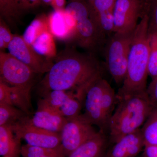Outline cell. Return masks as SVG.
<instances>
[{
  "label": "cell",
  "mask_w": 157,
  "mask_h": 157,
  "mask_svg": "<svg viewBox=\"0 0 157 157\" xmlns=\"http://www.w3.org/2000/svg\"><path fill=\"white\" fill-rule=\"evenodd\" d=\"M48 31L54 38L65 42H74L76 33V21L64 10H54L47 15Z\"/></svg>",
  "instance_id": "cell-12"
},
{
  "label": "cell",
  "mask_w": 157,
  "mask_h": 157,
  "mask_svg": "<svg viewBox=\"0 0 157 157\" xmlns=\"http://www.w3.org/2000/svg\"><path fill=\"white\" fill-rule=\"evenodd\" d=\"M117 98V105L108 128L113 143L140 129L154 108L147 92Z\"/></svg>",
  "instance_id": "cell-3"
},
{
  "label": "cell",
  "mask_w": 157,
  "mask_h": 157,
  "mask_svg": "<svg viewBox=\"0 0 157 157\" xmlns=\"http://www.w3.org/2000/svg\"><path fill=\"white\" fill-rule=\"evenodd\" d=\"M48 31L47 15L42 14L33 20L26 29L22 36L26 42L32 45L39 36Z\"/></svg>",
  "instance_id": "cell-20"
},
{
  "label": "cell",
  "mask_w": 157,
  "mask_h": 157,
  "mask_svg": "<svg viewBox=\"0 0 157 157\" xmlns=\"http://www.w3.org/2000/svg\"><path fill=\"white\" fill-rule=\"evenodd\" d=\"M28 118L10 126L19 140L23 139L27 144L44 148H56L61 146L59 133L35 126L29 122Z\"/></svg>",
  "instance_id": "cell-8"
},
{
  "label": "cell",
  "mask_w": 157,
  "mask_h": 157,
  "mask_svg": "<svg viewBox=\"0 0 157 157\" xmlns=\"http://www.w3.org/2000/svg\"><path fill=\"white\" fill-rule=\"evenodd\" d=\"M9 53L29 66L35 73H47L53 63L37 53L22 36L14 35L8 47Z\"/></svg>",
  "instance_id": "cell-9"
},
{
  "label": "cell",
  "mask_w": 157,
  "mask_h": 157,
  "mask_svg": "<svg viewBox=\"0 0 157 157\" xmlns=\"http://www.w3.org/2000/svg\"><path fill=\"white\" fill-rule=\"evenodd\" d=\"M145 145H157V107H154L141 129Z\"/></svg>",
  "instance_id": "cell-22"
},
{
  "label": "cell",
  "mask_w": 157,
  "mask_h": 157,
  "mask_svg": "<svg viewBox=\"0 0 157 157\" xmlns=\"http://www.w3.org/2000/svg\"><path fill=\"white\" fill-rule=\"evenodd\" d=\"M82 101L76 94H73L63 104L59 111L66 118H70L80 115Z\"/></svg>",
  "instance_id": "cell-24"
},
{
  "label": "cell",
  "mask_w": 157,
  "mask_h": 157,
  "mask_svg": "<svg viewBox=\"0 0 157 157\" xmlns=\"http://www.w3.org/2000/svg\"><path fill=\"white\" fill-rule=\"evenodd\" d=\"M32 85L25 86H10L9 100L11 105L26 114L30 113V90Z\"/></svg>",
  "instance_id": "cell-17"
},
{
  "label": "cell",
  "mask_w": 157,
  "mask_h": 157,
  "mask_svg": "<svg viewBox=\"0 0 157 157\" xmlns=\"http://www.w3.org/2000/svg\"><path fill=\"white\" fill-rule=\"evenodd\" d=\"M32 45L37 53L49 59L57 55L54 37L48 31L39 36Z\"/></svg>",
  "instance_id": "cell-18"
},
{
  "label": "cell",
  "mask_w": 157,
  "mask_h": 157,
  "mask_svg": "<svg viewBox=\"0 0 157 157\" xmlns=\"http://www.w3.org/2000/svg\"><path fill=\"white\" fill-rule=\"evenodd\" d=\"M50 149L26 144L21 147L20 154L22 157H44Z\"/></svg>",
  "instance_id": "cell-28"
},
{
  "label": "cell",
  "mask_w": 157,
  "mask_h": 157,
  "mask_svg": "<svg viewBox=\"0 0 157 157\" xmlns=\"http://www.w3.org/2000/svg\"><path fill=\"white\" fill-rule=\"evenodd\" d=\"M117 102V95L113 88L106 81L102 94V107L104 123L107 130L109 120L115 110V106Z\"/></svg>",
  "instance_id": "cell-19"
},
{
  "label": "cell",
  "mask_w": 157,
  "mask_h": 157,
  "mask_svg": "<svg viewBox=\"0 0 157 157\" xmlns=\"http://www.w3.org/2000/svg\"><path fill=\"white\" fill-rule=\"evenodd\" d=\"M66 0H52L51 6L54 10H64L66 7Z\"/></svg>",
  "instance_id": "cell-36"
},
{
  "label": "cell",
  "mask_w": 157,
  "mask_h": 157,
  "mask_svg": "<svg viewBox=\"0 0 157 157\" xmlns=\"http://www.w3.org/2000/svg\"><path fill=\"white\" fill-rule=\"evenodd\" d=\"M107 144L105 133L100 131L73 151L68 157H104Z\"/></svg>",
  "instance_id": "cell-15"
},
{
  "label": "cell",
  "mask_w": 157,
  "mask_h": 157,
  "mask_svg": "<svg viewBox=\"0 0 157 157\" xmlns=\"http://www.w3.org/2000/svg\"><path fill=\"white\" fill-rule=\"evenodd\" d=\"M65 10L76 21L74 42L94 54L104 48L107 37L101 29L94 12L84 0H70Z\"/></svg>",
  "instance_id": "cell-4"
},
{
  "label": "cell",
  "mask_w": 157,
  "mask_h": 157,
  "mask_svg": "<svg viewBox=\"0 0 157 157\" xmlns=\"http://www.w3.org/2000/svg\"><path fill=\"white\" fill-rule=\"evenodd\" d=\"M140 1H141L144 5H146L147 7H149L150 6V4L151 0H140Z\"/></svg>",
  "instance_id": "cell-38"
},
{
  "label": "cell",
  "mask_w": 157,
  "mask_h": 157,
  "mask_svg": "<svg viewBox=\"0 0 157 157\" xmlns=\"http://www.w3.org/2000/svg\"><path fill=\"white\" fill-rule=\"evenodd\" d=\"M106 81L101 77L89 88L85 97V112L81 115L90 124L97 125L100 131L104 133L107 129L102 112V97Z\"/></svg>",
  "instance_id": "cell-11"
},
{
  "label": "cell",
  "mask_w": 157,
  "mask_h": 157,
  "mask_svg": "<svg viewBox=\"0 0 157 157\" xmlns=\"http://www.w3.org/2000/svg\"><path fill=\"white\" fill-rule=\"evenodd\" d=\"M140 129L124 136L115 142L106 157L137 156L145 146Z\"/></svg>",
  "instance_id": "cell-14"
},
{
  "label": "cell",
  "mask_w": 157,
  "mask_h": 157,
  "mask_svg": "<svg viewBox=\"0 0 157 157\" xmlns=\"http://www.w3.org/2000/svg\"><path fill=\"white\" fill-rule=\"evenodd\" d=\"M15 0H0V17L13 25L21 15Z\"/></svg>",
  "instance_id": "cell-23"
},
{
  "label": "cell",
  "mask_w": 157,
  "mask_h": 157,
  "mask_svg": "<svg viewBox=\"0 0 157 157\" xmlns=\"http://www.w3.org/2000/svg\"><path fill=\"white\" fill-rule=\"evenodd\" d=\"M10 86L0 78V103L11 105L9 100Z\"/></svg>",
  "instance_id": "cell-32"
},
{
  "label": "cell",
  "mask_w": 157,
  "mask_h": 157,
  "mask_svg": "<svg viewBox=\"0 0 157 157\" xmlns=\"http://www.w3.org/2000/svg\"><path fill=\"white\" fill-rule=\"evenodd\" d=\"M148 32L157 36V0H151L148 12Z\"/></svg>",
  "instance_id": "cell-29"
},
{
  "label": "cell",
  "mask_w": 157,
  "mask_h": 157,
  "mask_svg": "<svg viewBox=\"0 0 157 157\" xmlns=\"http://www.w3.org/2000/svg\"><path fill=\"white\" fill-rule=\"evenodd\" d=\"M116 0H94L89 4L94 12L100 13L104 11H113Z\"/></svg>",
  "instance_id": "cell-30"
},
{
  "label": "cell",
  "mask_w": 157,
  "mask_h": 157,
  "mask_svg": "<svg viewBox=\"0 0 157 157\" xmlns=\"http://www.w3.org/2000/svg\"><path fill=\"white\" fill-rule=\"evenodd\" d=\"M84 1L87 2H93V1H94V0H84Z\"/></svg>",
  "instance_id": "cell-39"
},
{
  "label": "cell",
  "mask_w": 157,
  "mask_h": 157,
  "mask_svg": "<svg viewBox=\"0 0 157 157\" xmlns=\"http://www.w3.org/2000/svg\"><path fill=\"white\" fill-rule=\"evenodd\" d=\"M144 151V157H157V145H145Z\"/></svg>",
  "instance_id": "cell-34"
},
{
  "label": "cell",
  "mask_w": 157,
  "mask_h": 157,
  "mask_svg": "<svg viewBox=\"0 0 157 157\" xmlns=\"http://www.w3.org/2000/svg\"><path fill=\"white\" fill-rule=\"evenodd\" d=\"M26 113L13 105L0 103V126L12 125L27 117Z\"/></svg>",
  "instance_id": "cell-21"
},
{
  "label": "cell",
  "mask_w": 157,
  "mask_h": 157,
  "mask_svg": "<svg viewBox=\"0 0 157 157\" xmlns=\"http://www.w3.org/2000/svg\"><path fill=\"white\" fill-rule=\"evenodd\" d=\"M55 59L52 67L41 82L44 93L75 90L82 101L90 86L102 77V67L94 54L82 53L68 47Z\"/></svg>",
  "instance_id": "cell-1"
},
{
  "label": "cell",
  "mask_w": 157,
  "mask_h": 157,
  "mask_svg": "<svg viewBox=\"0 0 157 157\" xmlns=\"http://www.w3.org/2000/svg\"><path fill=\"white\" fill-rule=\"evenodd\" d=\"M133 33H114L107 38L104 47L106 67L117 84L123 83L126 76Z\"/></svg>",
  "instance_id": "cell-5"
},
{
  "label": "cell",
  "mask_w": 157,
  "mask_h": 157,
  "mask_svg": "<svg viewBox=\"0 0 157 157\" xmlns=\"http://www.w3.org/2000/svg\"><path fill=\"white\" fill-rule=\"evenodd\" d=\"M148 10L140 0H116L113 10L114 33H133L138 20L148 14Z\"/></svg>",
  "instance_id": "cell-6"
},
{
  "label": "cell",
  "mask_w": 157,
  "mask_h": 157,
  "mask_svg": "<svg viewBox=\"0 0 157 157\" xmlns=\"http://www.w3.org/2000/svg\"><path fill=\"white\" fill-rule=\"evenodd\" d=\"M44 157H66L61 146L56 148L51 149Z\"/></svg>",
  "instance_id": "cell-35"
},
{
  "label": "cell",
  "mask_w": 157,
  "mask_h": 157,
  "mask_svg": "<svg viewBox=\"0 0 157 157\" xmlns=\"http://www.w3.org/2000/svg\"><path fill=\"white\" fill-rule=\"evenodd\" d=\"M67 118L59 111L51 106L44 99L39 100L37 109L31 118H28L30 124L35 126L56 133L61 131Z\"/></svg>",
  "instance_id": "cell-13"
},
{
  "label": "cell",
  "mask_w": 157,
  "mask_h": 157,
  "mask_svg": "<svg viewBox=\"0 0 157 157\" xmlns=\"http://www.w3.org/2000/svg\"><path fill=\"white\" fill-rule=\"evenodd\" d=\"M20 140L10 125L0 126V155L3 157H17L21 153Z\"/></svg>",
  "instance_id": "cell-16"
},
{
  "label": "cell",
  "mask_w": 157,
  "mask_h": 157,
  "mask_svg": "<svg viewBox=\"0 0 157 157\" xmlns=\"http://www.w3.org/2000/svg\"><path fill=\"white\" fill-rule=\"evenodd\" d=\"M73 94L64 90H51L44 93L43 99L52 107L58 110L65 101Z\"/></svg>",
  "instance_id": "cell-25"
},
{
  "label": "cell",
  "mask_w": 157,
  "mask_h": 157,
  "mask_svg": "<svg viewBox=\"0 0 157 157\" xmlns=\"http://www.w3.org/2000/svg\"><path fill=\"white\" fill-rule=\"evenodd\" d=\"M14 35L11 33L9 26L4 19L0 17V50L8 48Z\"/></svg>",
  "instance_id": "cell-27"
},
{
  "label": "cell",
  "mask_w": 157,
  "mask_h": 157,
  "mask_svg": "<svg viewBox=\"0 0 157 157\" xmlns=\"http://www.w3.org/2000/svg\"><path fill=\"white\" fill-rule=\"evenodd\" d=\"M41 2H42V3H43L45 5L51 6L52 0H41Z\"/></svg>",
  "instance_id": "cell-37"
},
{
  "label": "cell",
  "mask_w": 157,
  "mask_h": 157,
  "mask_svg": "<svg viewBox=\"0 0 157 157\" xmlns=\"http://www.w3.org/2000/svg\"><path fill=\"white\" fill-rule=\"evenodd\" d=\"M17 8L21 14L23 12L33 10L39 7L41 0H15Z\"/></svg>",
  "instance_id": "cell-31"
},
{
  "label": "cell",
  "mask_w": 157,
  "mask_h": 157,
  "mask_svg": "<svg viewBox=\"0 0 157 157\" xmlns=\"http://www.w3.org/2000/svg\"><path fill=\"white\" fill-rule=\"evenodd\" d=\"M150 50L148 16L146 14L133 33L126 76L117 94V98L147 92Z\"/></svg>",
  "instance_id": "cell-2"
},
{
  "label": "cell",
  "mask_w": 157,
  "mask_h": 157,
  "mask_svg": "<svg viewBox=\"0 0 157 157\" xmlns=\"http://www.w3.org/2000/svg\"><path fill=\"white\" fill-rule=\"evenodd\" d=\"M147 92L153 106L157 107V78L152 79Z\"/></svg>",
  "instance_id": "cell-33"
},
{
  "label": "cell",
  "mask_w": 157,
  "mask_h": 157,
  "mask_svg": "<svg viewBox=\"0 0 157 157\" xmlns=\"http://www.w3.org/2000/svg\"><path fill=\"white\" fill-rule=\"evenodd\" d=\"M150 50L148 64V76L151 79L157 78V36L150 35Z\"/></svg>",
  "instance_id": "cell-26"
},
{
  "label": "cell",
  "mask_w": 157,
  "mask_h": 157,
  "mask_svg": "<svg viewBox=\"0 0 157 157\" xmlns=\"http://www.w3.org/2000/svg\"><path fill=\"white\" fill-rule=\"evenodd\" d=\"M0 78L11 86L32 85L33 71L10 53L0 52Z\"/></svg>",
  "instance_id": "cell-10"
},
{
  "label": "cell",
  "mask_w": 157,
  "mask_h": 157,
  "mask_svg": "<svg viewBox=\"0 0 157 157\" xmlns=\"http://www.w3.org/2000/svg\"><path fill=\"white\" fill-rule=\"evenodd\" d=\"M98 132L81 115L67 118L59 133L61 146L66 157Z\"/></svg>",
  "instance_id": "cell-7"
}]
</instances>
